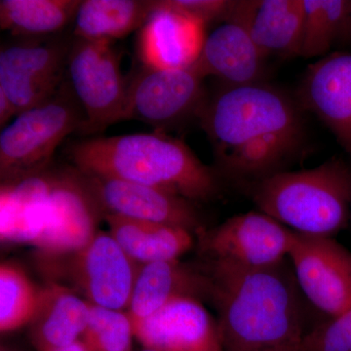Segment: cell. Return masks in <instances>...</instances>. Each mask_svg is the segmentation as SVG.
<instances>
[{"instance_id": "cell-1", "label": "cell", "mask_w": 351, "mask_h": 351, "mask_svg": "<svg viewBox=\"0 0 351 351\" xmlns=\"http://www.w3.org/2000/svg\"><path fill=\"white\" fill-rule=\"evenodd\" d=\"M302 110L299 101L267 83L223 84L197 115L219 174L253 184L285 171L306 144Z\"/></svg>"}, {"instance_id": "cell-2", "label": "cell", "mask_w": 351, "mask_h": 351, "mask_svg": "<svg viewBox=\"0 0 351 351\" xmlns=\"http://www.w3.org/2000/svg\"><path fill=\"white\" fill-rule=\"evenodd\" d=\"M204 271L223 350L270 351L301 343L304 334L297 292L281 263L247 267L210 260Z\"/></svg>"}, {"instance_id": "cell-3", "label": "cell", "mask_w": 351, "mask_h": 351, "mask_svg": "<svg viewBox=\"0 0 351 351\" xmlns=\"http://www.w3.org/2000/svg\"><path fill=\"white\" fill-rule=\"evenodd\" d=\"M64 154L82 174L145 184L193 202L213 199L221 189L218 171L163 131L82 138Z\"/></svg>"}, {"instance_id": "cell-4", "label": "cell", "mask_w": 351, "mask_h": 351, "mask_svg": "<svg viewBox=\"0 0 351 351\" xmlns=\"http://www.w3.org/2000/svg\"><path fill=\"white\" fill-rule=\"evenodd\" d=\"M261 212L301 234L331 237L351 212V169L332 158L309 170L282 171L253 184Z\"/></svg>"}, {"instance_id": "cell-5", "label": "cell", "mask_w": 351, "mask_h": 351, "mask_svg": "<svg viewBox=\"0 0 351 351\" xmlns=\"http://www.w3.org/2000/svg\"><path fill=\"white\" fill-rule=\"evenodd\" d=\"M85 115L64 80L49 101L20 113L0 134L2 184L38 174L49 168L64 138L80 132Z\"/></svg>"}, {"instance_id": "cell-6", "label": "cell", "mask_w": 351, "mask_h": 351, "mask_svg": "<svg viewBox=\"0 0 351 351\" xmlns=\"http://www.w3.org/2000/svg\"><path fill=\"white\" fill-rule=\"evenodd\" d=\"M113 43L76 38L71 41L66 80L84 112L78 132L83 136L94 135L123 119L128 84Z\"/></svg>"}, {"instance_id": "cell-7", "label": "cell", "mask_w": 351, "mask_h": 351, "mask_svg": "<svg viewBox=\"0 0 351 351\" xmlns=\"http://www.w3.org/2000/svg\"><path fill=\"white\" fill-rule=\"evenodd\" d=\"M46 38H19L0 51V91L17 115L49 101L66 80L71 41Z\"/></svg>"}, {"instance_id": "cell-8", "label": "cell", "mask_w": 351, "mask_h": 351, "mask_svg": "<svg viewBox=\"0 0 351 351\" xmlns=\"http://www.w3.org/2000/svg\"><path fill=\"white\" fill-rule=\"evenodd\" d=\"M62 258L68 280L88 302L127 311L140 265L110 232H97L80 250Z\"/></svg>"}, {"instance_id": "cell-9", "label": "cell", "mask_w": 351, "mask_h": 351, "mask_svg": "<svg viewBox=\"0 0 351 351\" xmlns=\"http://www.w3.org/2000/svg\"><path fill=\"white\" fill-rule=\"evenodd\" d=\"M203 80L193 68L157 69L144 66L127 87L124 120H138L157 131L198 115L205 100Z\"/></svg>"}, {"instance_id": "cell-10", "label": "cell", "mask_w": 351, "mask_h": 351, "mask_svg": "<svg viewBox=\"0 0 351 351\" xmlns=\"http://www.w3.org/2000/svg\"><path fill=\"white\" fill-rule=\"evenodd\" d=\"M294 237L295 232L261 211L237 215L198 234L201 250L210 260L247 267L280 265Z\"/></svg>"}, {"instance_id": "cell-11", "label": "cell", "mask_w": 351, "mask_h": 351, "mask_svg": "<svg viewBox=\"0 0 351 351\" xmlns=\"http://www.w3.org/2000/svg\"><path fill=\"white\" fill-rule=\"evenodd\" d=\"M289 257L304 295L332 317L351 307V253L331 237L295 232Z\"/></svg>"}, {"instance_id": "cell-12", "label": "cell", "mask_w": 351, "mask_h": 351, "mask_svg": "<svg viewBox=\"0 0 351 351\" xmlns=\"http://www.w3.org/2000/svg\"><path fill=\"white\" fill-rule=\"evenodd\" d=\"M99 214L101 210L80 171H55L45 228L34 246L49 258L71 255L93 239Z\"/></svg>"}, {"instance_id": "cell-13", "label": "cell", "mask_w": 351, "mask_h": 351, "mask_svg": "<svg viewBox=\"0 0 351 351\" xmlns=\"http://www.w3.org/2000/svg\"><path fill=\"white\" fill-rule=\"evenodd\" d=\"M82 175L103 216L178 226L197 235L203 230L193 201L145 184Z\"/></svg>"}, {"instance_id": "cell-14", "label": "cell", "mask_w": 351, "mask_h": 351, "mask_svg": "<svg viewBox=\"0 0 351 351\" xmlns=\"http://www.w3.org/2000/svg\"><path fill=\"white\" fill-rule=\"evenodd\" d=\"M297 101L332 131L351 158V52L332 53L309 64Z\"/></svg>"}, {"instance_id": "cell-15", "label": "cell", "mask_w": 351, "mask_h": 351, "mask_svg": "<svg viewBox=\"0 0 351 351\" xmlns=\"http://www.w3.org/2000/svg\"><path fill=\"white\" fill-rule=\"evenodd\" d=\"M145 348L158 351H225L218 324L200 300L177 297L134 327Z\"/></svg>"}, {"instance_id": "cell-16", "label": "cell", "mask_w": 351, "mask_h": 351, "mask_svg": "<svg viewBox=\"0 0 351 351\" xmlns=\"http://www.w3.org/2000/svg\"><path fill=\"white\" fill-rule=\"evenodd\" d=\"M206 25L157 0L154 10L141 27L138 52L144 66L157 69H189L204 46Z\"/></svg>"}, {"instance_id": "cell-17", "label": "cell", "mask_w": 351, "mask_h": 351, "mask_svg": "<svg viewBox=\"0 0 351 351\" xmlns=\"http://www.w3.org/2000/svg\"><path fill=\"white\" fill-rule=\"evenodd\" d=\"M226 21L243 25L265 59L301 56L304 0L234 1Z\"/></svg>"}, {"instance_id": "cell-18", "label": "cell", "mask_w": 351, "mask_h": 351, "mask_svg": "<svg viewBox=\"0 0 351 351\" xmlns=\"http://www.w3.org/2000/svg\"><path fill=\"white\" fill-rule=\"evenodd\" d=\"M265 58L243 25L233 21L214 29L191 68L202 78L214 76L230 86L263 82Z\"/></svg>"}, {"instance_id": "cell-19", "label": "cell", "mask_w": 351, "mask_h": 351, "mask_svg": "<svg viewBox=\"0 0 351 351\" xmlns=\"http://www.w3.org/2000/svg\"><path fill=\"white\" fill-rule=\"evenodd\" d=\"M209 281L204 270L177 261L140 265L130 302L129 317L133 327L177 297L208 298Z\"/></svg>"}, {"instance_id": "cell-20", "label": "cell", "mask_w": 351, "mask_h": 351, "mask_svg": "<svg viewBox=\"0 0 351 351\" xmlns=\"http://www.w3.org/2000/svg\"><path fill=\"white\" fill-rule=\"evenodd\" d=\"M55 170L49 168L1 184L0 237L2 242L36 243L46 225L48 199Z\"/></svg>"}, {"instance_id": "cell-21", "label": "cell", "mask_w": 351, "mask_h": 351, "mask_svg": "<svg viewBox=\"0 0 351 351\" xmlns=\"http://www.w3.org/2000/svg\"><path fill=\"white\" fill-rule=\"evenodd\" d=\"M90 304L73 289L51 283L41 289L40 301L29 323V338L38 351H56L82 339Z\"/></svg>"}, {"instance_id": "cell-22", "label": "cell", "mask_w": 351, "mask_h": 351, "mask_svg": "<svg viewBox=\"0 0 351 351\" xmlns=\"http://www.w3.org/2000/svg\"><path fill=\"white\" fill-rule=\"evenodd\" d=\"M108 232L138 265L177 261L193 246L195 237L178 226L105 215Z\"/></svg>"}, {"instance_id": "cell-23", "label": "cell", "mask_w": 351, "mask_h": 351, "mask_svg": "<svg viewBox=\"0 0 351 351\" xmlns=\"http://www.w3.org/2000/svg\"><path fill=\"white\" fill-rule=\"evenodd\" d=\"M156 6L152 0H83L73 19V36L114 43L141 29Z\"/></svg>"}, {"instance_id": "cell-24", "label": "cell", "mask_w": 351, "mask_h": 351, "mask_svg": "<svg viewBox=\"0 0 351 351\" xmlns=\"http://www.w3.org/2000/svg\"><path fill=\"white\" fill-rule=\"evenodd\" d=\"M80 0H1L0 27L18 38H45L75 19Z\"/></svg>"}, {"instance_id": "cell-25", "label": "cell", "mask_w": 351, "mask_h": 351, "mask_svg": "<svg viewBox=\"0 0 351 351\" xmlns=\"http://www.w3.org/2000/svg\"><path fill=\"white\" fill-rule=\"evenodd\" d=\"M301 57L322 56L345 36L351 11L348 0H304Z\"/></svg>"}, {"instance_id": "cell-26", "label": "cell", "mask_w": 351, "mask_h": 351, "mask_svg": "<svg viewBox=\"0 0 351 351\" xmlns=\"http://www.w3.org/2000/svg\"><path fill=\"white\" fill-rule=\"evenodd\" d=\"M41 290L24 269L13 263L0 265V331L29 326L38 311Z\"/></svg>"}, {"instance_id": "cell-27", "label": "cell", "mask_w": 351, "mask_h": 351, "mask_svg": "<svg viewBox=\"0 0 351 351\" xmlns=\"http://www.w3.org/2000/svg\"><path fill=\"white\" fill-rule=\"evenodd\" d=\"M133 323L127 311L90 304L89 318L80 339L88 348L95 351H133Z\"/></svg>"}, {"instance_id": "cell-28", "label": "cell", "mask_w": 351, "mask_h": 351, "mask_svg": "<svg viewBox=\"0 0 351 351\" xmlns=\"http://www.w3.org/2000/svg\"><path fill=\"white\" fill-rule=\"evenodd\" d=\"M301 351H351V307L304 334Z\"/></svg>"}, {"instance_id": "cell-29", "label": "cell", "mask_w": 351, "mask_h": 351, "mask_svg": "<svg viewBox=\"0 0 351 351\" xmlns=\"http://www.w3.org/2000/svg\"><path fill=\"white\" fill-rule=\"evenodd\" d=\"M181 12L207 25L216 20L225 21L233 5L230 0H167Z\"/></svg>"}, {"instance_id": "cell-30", "label": "cell", "mask_w": 351, "mask_h": 351, "mask_svg": "<svg viewBox=\"0 0 351 351\" xmlns=\"http://www.w3.org/2000/svg\"><path fill=\"white\" fill-rule=\"evenodd\" d=\"M16 110L12 104L7 98L6 95L3 92L0 91V126L3 129L7 126L9 120L15 117Z\"/></svg>"}, {"instance_id": "cell-31", "label": "cell", "mask_w": 351, "mask_h": 351, "mask_svg": "<svg viewBox=\"0 0 351 351\" xmlns=\"http://www.w3.org/2000/svg\"><path fill=\"white\" fill-rule=\"evenodd\" d=\"M56 351H95L91 350V348H88L86 345H85L83 341H75L73 345L66 346V348H62V350H56Z\"/></svg>"}, {"instance_id": "cell-32", "label": "cell", "mask_w": 351, "mask_h": 351, "mask_svg": "<svg viewBox=\"0 0 351 351\" xmlns=\"http://www.w3.org/2000/svg\"><path fill=\"white\" fill-rule=\"evenodd\" d=\"M301 343L300 345L283 346V348H276V350L270 351H301Z\"/></svg>"}, {"instance_id": "cell-33", "label": "cell", "mask_w": 351, "mask_h": 351, "mask_svg": "<svg viewBox=\"0 0 351 351\" xmlns=\"http://www.w3.org/2000/svg\"><path fill=\"white\" fill-rule=\"evenodd\" d=\"M345 36H348L351 40V11L350 18H348V27H346Z\"/></svg>"}, {"instance_id": "cell-34", "label": "cell", "mask_w": 351, "mask_h": 351, "mask_svg": "<svg viewBox=\"0 0 351 351\" xmlns=\"http://www.w3.org/2000/svg\"><path fill=\"white\" fill-rule=\"evenodd\" d=\"M0 351H14L13 350H11V348H7V346H1V350Z\"/></svg>"}, {"instance_id": "cell-35", "label": "cell", "mask_w": 351, "mask_h": 351, "mask_svg": "<svg viewBox=\"0 0 351 351\" xmlns=\"http://www.w3.org/2000/svg\"><path fill=\"white\" fill-rule=\"evenodd\" d=\"M142 351H158V350H151V348H143V350Z\"/></svg>"}, {"instance_id": "cell-36", "label": "cell", "mask_w": 351, "mask_h": 351, "mask_svg": "<svg viewBox=\"0 0 351 351\" xmlns=\"http://www.w3.org/2000/svg\"><path fill=\"white\" fill-rule=\"evenodd\" d=\"M350 218H351V212H350Z\"/></svg>"}]
</instances>
